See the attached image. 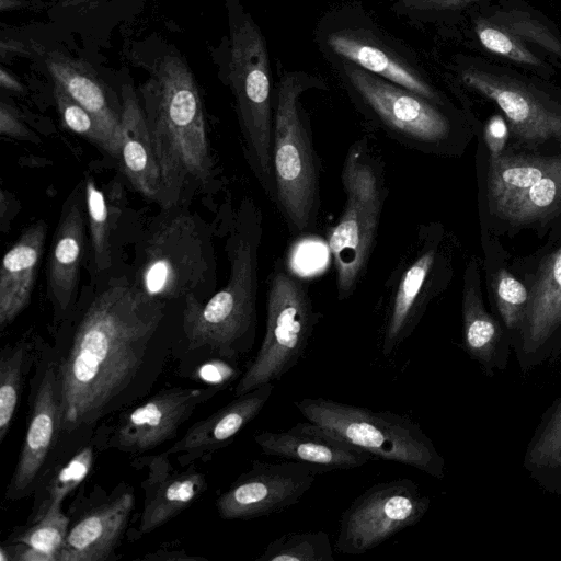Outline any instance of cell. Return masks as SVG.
I'll list each match as a JSON object with an SVG mask.
<instances>
[{
	"label": "cell",
	"mask_w": 561,
	"mask_h": 561,
	"mask_svg": "<svg viewBox=\"0 0 561 561\" xmlns=\"http://www.w3.org/2000/svg\"><path fill=\"white\" fill-rule=\"evenodd\" d=\"M164 306L124 276L111 278L93 296L56 362L64 433L107 413L140 369Z\"/></svg>",
	"instance_id": "cell-1"
},
{
	"label": "cell",
	"mask_w": 561,
	"mask_h": 561,
	"mask_svg": "<svg viewBox=\"0 0 561 561\" xmlns=\"http://www.w3.org/2000/svg\"><path fill=\"white\" fill-rule=\"evenodd\" d=\"M140 103L158 162L162 208L184 205L213 180L214 162L195 78L178 55L163 56L141 89Z\"/></svg>",
	"instance_id": "cell-2"
},
{
	"label": "cell",
	"mask_w": 561,
	"mask_h": 561,
	"mask_svg": "<svg viewBox=\"0 0 561 561\" xmlns=\"http://www.w3.org/2000/svg\"><path fill=\"white\" fill-rule=\"evenodd\" d=\"M229 224L228 280L206 301L185 298L183 328L188 350L206 347L219 358L237 360L251 351L256 335L262 210L244 196Z\"/></svg>",
	"instance_id": "cell-3"
},
{
	"label": "cell",
	"mask_w": 561,
	"mask_h": 561,
	"mask_svg": "<svg viewBox=\"0 0 561 561\" xmlns=\"http://www.w3.org/2000/svg\"><path fill=\"white\" fill-rule=\"evenodd\" d=\"M306 83L300 75H285L274 103L273 204L295 237L313 233L321 211V163L309 119L299 103Z\"/></svg>",
	"instance_id": "cell-4"
},
{
	"label": "cell",
	"mask_w": 561,
	"mask_h": 561,
	"mask_svg": "<svg viewBox=\"0 0 561 561\" xmlns=\"http://www.w3.org/2000/svg\"><path fill=\"white\" fill-rule=\"evenodd\" d=\"M345 204L325 233L335 271L336 297L347 300L362 282L373 254L389 194L381 156L362 138L348 148L341 172Z\"/></svg>",
	"instance_id": "cell-5"
},
{
	"label": "cell",
	"mask_w": 561,
	"mask_h": 561,
	"mask_svg": "<svg viewBox=\"0 0 561 561\" xmlns=\"http://www.w3.org/2000/svg\"><path fill=\"white\" fill-rule=\"evenodd\" d=\"M228 82L245 161L265 196L275 199L274 107L265 39L251 15L230 7Z\"/></svg>",
	"instance_id": "cell-6"
},
{
	"label": "cell",
	"mask_w": 561,
	"mask_h": 561,
	"mask_svg": "<svg viewBox=\"0 0 561 561\" xmlns=\"http://www.w3.org/2000/svg\"><path fill=\"white\" fill-rule=\"evenodd\" d=\"M215 278L210 231L184 205L162 208L140 244L134 282L163 302L194 296Z\"/></svg>",
	"instance_id": "cell-7"
},
{
	"label": "cell",
	"mask_w": 561,
	"mask_h": 561,
	"mask_svg": "<svg viewBox=\"0 0 561 561\" xmlns=\"http://www.w3.org/2000/svg\"><path fill=\"white\" fill-rule=\"evenodd\" d=\"M300 414L374 459L412 467L436 479L444 477L445 461L420 424L408 415L374 411L325 398L294 402Z\"/></svg>",
	"instance_id": "cell-8"
},
{
	"label": "cell",
	"mask_w": 561,
	"mask_h": 561,
	"mask_svg": "<svg viewBox=\"0 0 561 561\" xmlns=\"http://www.w3.org/2000/svg\"><path fill=\"white\" fill-rule=\"evenodd\" d=\"M265 332L253 360L240 376L234 397L280 380L304 356L321 313L307 283L284 259L270 273Z\"/></svg>",
	"instance_id": "cell-9"
},
{
	"label": "cell",
	"mask_w": 561,
	"mask_h": 561,
	"mask_svg": "<svg viewBox=\"0 0 561 561\" xmlns=\"http://www.w3.org/2000/svg\"><path fill=\"white\" fill-rule=\"evenodd\" d=\"M438 224L420 225L382 291L381 352L392 354L417 328L427 307L447 283L449 263Z\"/></svg>",
	"instance_id": "cell-10"
},
{
	"label": "cell",
	"mask_w": 561,
	"mask_h": 561,
	"mask_svg": "<svg viewBox=\"0 0 561 561\" xmlns=\"http://www.w3.org/2000/svg\"><path fill=\"white\" fill-rule=\"evenodd\" d=\"M344 68L366 117L389 138L422 153H444L450 148L455 127L443 105L352 62Z\"/></svg>",
	"instance_id": "cell-11"
},
{
	"label": "cell",
	"mask_w": 561,
	"mask_h": 561,
	"mask_svg": "<svg viewBox=\"0 0 561 561\" xmlns=\"http://www.w3.org/2000/svg\"><path fill=\"white\" fill-rule=\"evenodd\" d=\"M431 499L411 479L379 482L358 495L342 513L335 550L362 554L417 524Z\"/></svg>",
	"instance_id": "cell-12"
},
{
	"label": "cell",
	"mask_w": 561,
	"mask_h": 561,
	"mask_svg": "<svg viewBox=\"0 0 561 561\" xmlns=\"http://www.w3.org/2000/svg\"><path fill=\"white\" fill-rule=\"evenodd\" d=\"M317 474L313 467L294 460H253L217 497V512L226 520H247L282 512L300 501Z\"/></svg>",
	"instance_id": "cell-13"
},
{
	"label": "cell",
	"mask_w": 561,
	"mask_h": 561,
	"mask_svg": "<svg viewBox=\"0 0 561 561\" xmlns=\"http://www.w3.org/2000/svg\"><path fill=\"white\" fill-rule=\"evenodd\" d=\"M462 81L492 100L507 118L513 134L522 140H561V106L519 76L488 64L462 70Z\"/></svg>",
	"instance_id": "cell-14"
},
{
	"label": "cell",
	"mask_w": 561,
	"mask_h": 561,
	"mask_svg": "<svg viewBox=\"0 0 561 561\" xmlns=\"http://www.w3.org/2000/svg\"><path fill=\"white\" fill-rule=\"evenodd\" d=\"M224 388L209 385L206 388L174 387L159 391L121 416L114 435L115 447L141 453L162 445L176 435L179 427L199 404Z\"/></svg>",
	"instance_id": "cell-15"
},
{
	"label": "cell",
	"mask_w": 561,
	"mask_h": 561,
	"mask_svg": "<svg viewBox=\"0 0 561 561\" xmlns=\"http://www.w3.org/2000/svg\"><path fill=\"white\" fill-rule=\"evenodd\" d=\"M61 400L56 362L47 364L37 385L30 421L5 499L15 501L35 490L61 433Z\"/></svg>",
	"instance_id": "cell-16"
},
{
	"label": "cell",
	"mask_w": 561,
	"mask_h": 561,
	"mask_svg": "<svg viewBox=\"0 0 561 561\" xmlns=\"http://www.w3.org/2000/svg\"><path fill=\"white\" fill-rule=\"evenodd\" d=\"M515 343L523 368L545 362L561 350V247L541 261Z\"/></svg>",
	"instance_id": "cell-17"
},
{
	"label": "cell",
	"mask_w": 561,
	"mask_h": 561,
	"mask_svg": "<svg viewBox=\"0 0 561 561\" xmlns=\"http://www.w3.org/2000/svg\"><path fill=\"white\" fill-rule=\"evenodd\" d=\"M135 506L134 490L121 485L70 518L57 561H105L125 534Z\"/></svg>",
	"instance_id": "cell-18"
},
{
	"label": "cell",
	"mask_w": 561,
	"mask_h": 561,
	"mask_svg": "<svg viewBox=\"0 0 561 561\" xmlns=\"http://www.w3.org/2000/svg\"><path fill=\"white\" fill-rule=\"evenodd\" d=\"M85 198L80 184L65 202L47 262V297L55 317L72 310L85 248Z\"/></svg>",
	"instance_id": "cell-19"
},
{
	"label": "cell",
	"mask_w": 561,
	"mask_h": 561,
	"mask_svg": "<svg viewBox=\"0 0 561 561\" xmlns=\"http://www.w3.org/2000/svg\"><path fill=\"white\" fill-rule=\"evenodd\" d=\"M253 438L264 455L309 465L319 473L358 468L374 459L310 421L279 432L263 431Z\"/></svg>",
	"instance_id": "cell-20"
},
{
	"label": "cell",
	"mask_w": 561,
	"mask_h": 561,
	"mask_svg": "<svg viewBox=\"0 0 561 561\" xmlns=\"http://www.w3.org/2000/svg\"><path fill=\"white\" fill-rule=\"evenodd\" d=\"M274 388V382H268L234 397L213 414L194 423L164 454L175 456L180 465L186 466L227 447L260 414Z\"/></svg>",
	"instance_id": "cell-21"
},
{
	"label": "cell",
	"mask_w": 561,
	"mask_h": 561,
	"mask_svg": "<svg viewBox=\"0 0 561 561\" xmlns=\"http://www.w3.org/2000/svg\"><path fill=\"white\" fill-rule=\"evenodd\" d=\"M148 476L142 482L145 491L139 520L141 535L149 534L178 516L205 492V476L188 467L173 470L164 453L146 463Z\"/></svg>",
	"instance_id": "cell-22"
},
{
	"label": "cell",
	"mask_w": 561,
	"mask_h": 561,
	"mask_svg": "<svg viewBox=\"0 0 561 561\" xmlns=\"http://www.w3.org/2000/svg\"><path fill=\"white\" fill-rule=\"evenodd\" d=\"M121 171L142 196L159 203L161 179L140 99L133 85L122 87L119 149Z\"/></svg>",
	"instance_id": "cell-23"
},
{
	"label": "cell",
	"mask_w": 561,
	"mask_h": 561,
	"mask_svg": "<svg viewBox=\"0 0 561 561\" xmlns=\"http://www.w3.org/2000/svg\"><path fill=\"white\" fill-rule=\"evenodd\" d=\"M47 225L27 226L5 252L0 267V329L4 330L28 306L44 252Z\"/></svg>",
	"instance_id": "cell-24"
},
{
	"label": "cell",
	"mask_w": 561,
	"mask_h": 561,
	"mask_svg": "<svg viewBox=\"0 0 561 561\" xmlns=\"http://www.w3.org/2000/svg\"><path fill=\"white\" fill-rule=\"evenodd\" d=\"M474 261L467 265L462 291V335L467 353L489 376L506 366L503 332L497 321L485 310Z\"/></svg>",
	"instance_id": "cell-25"
},
{
	"label": "cell",
	"mask_w": 561,
	"mask_h": 561,
	"mask_svg": "<svg viewBox=\"0 0 561 561\" xmlns=\"http://www.w3.org/2000/svg\"><path fill=\"white\" fill-rule=\"evenodd\" d=\"M45 65L53 81L100 122L119 149L121 106L113 105L104 83L92 67L83 60L57 53L47 55Z\"/></svg>",
	"instance_id": "cell-26"
},
{
	"label": "cell",
	"mask_w": 561,
	"mask_h": 561,
	"mask_svg": "<svg viewBox=\"0 0 561 561\" xmlns=\"http://www.w3.org/2000/svg\"><path fill=\"white\" fill-rule=\"evenodd\" d=\"M328 44L336 55L346 61L436 104L444 105L439 94L417 72L376 44L348 32L331 35Z\"/></svg>",
	"instance_id": "cell-27"
},
{
	"label": "cell",
	"mask_w": 561,
	"mask_h": 561,
	"mask_svg": "<svg viewBox=\"0 0 561 561\" xmlns=\"http://www.w3.org/2000/svg\"><path fill=\"white\" fill-rule=\"evenodd\" d=\"M561 165V156H503L490 158L488 197L490 208L499 202L530 187Z\"/></svg>",
	"instance_id": "cell-28"
},
{
	"label": "cell",
	"mask_w": 561,
	"mask_h": 561,
	"mask_svg": "<svg viewBox=\"0 0 561 561\" xmlns=\"http://www.w3.org/2000/svg\"><path fill=\"white\" fill-rule=\"evenodd\" d=\"M93 461V447L84 446L39 483L34 490L33 505L26 525L37 522L53 508L62 507L66 496L89 476Z\"/></svg>",
	"instance_id": "cell-29"
},
{
	"label": "cell",
	"mask_w": 561,
	"mask_h": 561,
	"mask_svg": "<svg viewBox=\"0 0 561 561\" xmlns=\"http://www.w3.org/2000/svg\"><path fill=\"white\" fill-rule=\"evenodd\" d=\"M561 206V165L518 192L491 207L499 217L513 224H528L540 219Z\"/></svg>",
	"instance_id": "cell-30"
},
{
	"label": "cell",
	"mask_w": 561,
	"mask_h": 561,
	"mask_svg": "<svg viewBox=\"0 0 561 561\" xmlns=\"http://www.w3.org/2000/svg\"><path fill=\"white\" fill-rule=\"evenodd\" d=\"M485 18L561 60V36L535 11L504 3L489 9Z\"/></svg>",
	"instance_id": "cell-31"
},
{
	"label": "cell",
	"mask_w": 561,
	"mask_h": 561,
	"mask_svg": "<svg viewBox=\"0 0 561 561\" xmlns=\"http://www.w3.org/2000/svg\"><path fill=\"white\" fill-rule=\"evenodd\" d=\"M83 183L92 267L98 276L112 265L111 236L115 217L95 181L85 174Z\"/></svg>",
	"instance_id": "cell-32"
},
{
	"label": "cell",
	"mask_w": 561,
	"mask_h": 561,
	"mask_svg": "<svg viewBox=\"0 0 561 561\" xmlns=\"http://www.w3.org/2000/svg\"><path fill=\"white\" fill-rule=\"evenodd\" d=\"M333 553L325 531H293L272 540L255 561H334Z\"/></svg>",
	"instance_id": "cell-33"
},
{
	"label": "cell",
	"mask_w": 561,
	"mask_h": 561,
	"mask_svg": "<svg viewBox=\"0 0 561 561\" xmlns=\"http://www.w3.org/2000/svg\"><path fill=\"white\" fill-rule=\"evenodd\" d=\"M525 467L542 477L561 474V397L546 413L525 454Z\"/></svg>",
	"instance_id": "cell-34"
},
{
	"label": "cell",
	"mask_w": 561,
	"mask_h": 561,
	"mask_svg": "<svg viewBox=\"0 0 561 561\" xmlns=\"http://www.w3.org/2000/svg\"><path fill=\"white\" fill-rule=\"evenodd\" d=\"M30 353V344L25 341L13 345L7 344L0 356V443L8 435L22 388L23 369Z\"/></svg>",
	"instance_id": "cell-35"
},
{
	"label": "cell",
	"mask_w": 561,
	"mask_h": 561,
	"mask_svg": "<svg viewBox=\"0 0 561 561\" xmlns=\"http://www.w3.org/2000/svg\"><path fill=\"white\" fill-rule=\"evenodd\" d=\"M53 93L64 126L116 159L118 145L100 122L57 82H54Z\"/></svg>",
	"instance_id": "cell-36"
},
{
	"label": "cell",
	"mask_w": 561,
	"mask_h": 561,
	"mask_svg": "<svg viewBox=\"0 0 561 561\" xmlns=\"http://www.w3.org/2000/svg\"><path fill=\"white\" fill-rule=\"evenodd\" d=\"M62 507L50 510L37 522L16 529L7 542L27 545L57 561V554L67 536L70 518Z\"/></svg>",
	"instance_id": "cell-37"
},
{
	"label": "cell",
	"mask_w": 561,
	"mask_h": 561,
	"mask_svg": "<svg viewBox=\"0 0 561 561\" xmlns=\"http://www.w3.org/2000/svg\"><path fill=\"white\" fill-rule=\"evenodd\" d=\"M474 32L480 44L492 54L537 71L547 70L543 60L529 50L523 41L485 16L474 20Z\"/></svg>",
	"instance_id": "cell-38"
},
{
	"label": "cell",
	"mask_w": 561,
	"mask_h": 561,
	"mask_svg": "<svg viewBox=\"0 0 561 561\" xmlns=\"http://www.w3.org/2000/svg\"><path fill=\"white\" fill-rule=\"evenodd\" d=\"M493 295L497 311L508 330L519 332L529 291L507 270H499L493 277Z\"/></svg>",
	"instance_id": "cell-39"
},
{
	"label": "cell",
	"mask_w": 561,
	"mask_h": 561,
	"mask_svg": "<svg viewBox=\"0 0 561 561\" xmlns=\"http://www.w3.org/2000/svg\"><path fill=\"white\" fill-rule=\"evenodd\" d=\"M507 137L508 128L504 118L500 115L491 117L485 127V141L491 158H497L502 154Z\"/></svg>",
	"instance_id": "cell-40"
},
{
	"label": "cell",
	"mask_w": 561,
	"mask_h": 561,
	"mask_svg": "<svg viewBox=\"0 0 561 561\" xmlns=\"http://www.w3.org/2000/svg\"><path fill=\"white\" fill-rule=\"evenodd\" d=\"M0 134L12 138L28 136V129L22 123L16 110L4 101L0 103Z\"/></svg>",
	"instance_id": "cell-41"
},
{
	"label": "cell",
	"mask_w": 561,
	"mask_h": 561,
	"mask_svg": "<svg viewBox=\"0 0 561 561\" xmlns=\"http://www.w3.org/2000/svg\"><path fill=\"white\" fill-rule=\"evenodd\" d=\"M484 0H404V3L417 10H460ZM488 1V0H486Z\"/></svg>",
	"instance_id": "cell-42"
},
{
	"label": "cell",
	"mask_w": 561,
	"mask_h": 561,
	"mask_svg": "<svg viewBox=\"0 0 561 561\" xmlns=\"http://www.w3.org/2000/svg\"><path fill=\"white\" fill-rule=\"evenodd\" d=\"M142 560H201V557H193L184 553L183 551L164 550L157 551L150 554H146L141 558Z\"/></svg>",
	"instance_id": "cell-43"
},
{
	"label": "cell",
	"mask_w": 561,
	"mask_h": 561,
	"mask_svg": "<svg viewBox=\"0 0 561 561\" xmlns=\"http://www.w3.org/2000/svg\"><path fill=\"white\" fill-rule=\"evenodd\" d=\"M0 84L2 88L13 92L23 91V85L21 84V82L10 72H8L4 68L0 69Z\"/></svg>",
	"instance_id": "cell-44"
},
{
	"label": "cell",
	"mask_w": 561,
	"mask_h": 561,
	"mask_svg": "<svg viewBox=\"0 0 561 561\" xmlns=\"http://www.w3.org/2000/svg\"><path fill=\"white\" fill-rule=\"evenodd\" d=\"M99 1L100 0H58V3L62 9H68V8L73 9V8H78V7L96 3Z\"/></svg>",
	"instance_id": "cell-45"
},
{
	"label": "cell",
	"mask_w": 561,
	"mask_h": 561,
	"mask_svg": "<svg viewBox=\"0 0 561 561\" xmlns=\"http://www.w3.org/2000/svg\"><path fill=\"white\" fill-rule=\"evenodd\" d=\"M25 5H27V2H25V0H0L1 11L18 10Z\"/></svg>",
	"instance_id": "cell-46"
}]
</instances>
